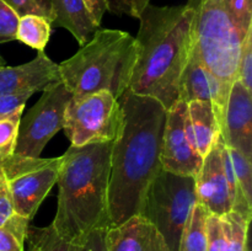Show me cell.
I'll use <instances>...</instances> for the list:
<instances>
[{
	"mask_svg": "<svg viewBox=\"0 0 252 251\" xmlns=\"http://www.w3.org/2000/svg\"><path fill=\"white\" fill-rule=\"evenodd\" d=\"M118 101L123 126L111 152L110 228L142 214L150 184L162 170L160 155L167 113L158 100L135 95L129 90Z\"/></svg>",
	"mask_w": 252,
	"mask_h": 251,
	"instance_id": "6da1fadb",
	"label": "cell"
},
{
	"mask_svg": "<svg viewBox=\"0 0 252 251\" xmlns=\"http://www.w3.org/2000/svg\"><path fill=\"white\" fill-rule=\"evenodd\" d=\"M135 62L128 90L159 101L169 110L180 100V80L193 52L194 9L191 4H148L139 19Z\"/></svg>",
	"mask_w": 252,
	"mask_h": 251,
	"instance_id": "7a4b0ae2",
	"label": "cell"
},
{
	"mask_svg": "<svg viewBox=\"0 0 252 251\" xmlns=\"http://www.w3.org/2000/svg\"><path fill=\"white\" fill-rule=\"evenodd\" d=\"M113 142L70 145L58 171V207L51 225L59 236L85 245L95 229L110 228L108 181Z\"/></svg>",
	"mask_w": 252,
	"mask_h": 251,
	"instance_id": "3957f363",
	"label": "cell"
},
{
	"mask_svg": "<svg viewBox=\"0 0 252 251\" xmlns=\"http://www.w3.org/2000/svg\"><path fill=\"white\" fill-rule=\"evenodd\" d=\"M135 53V39L128 32L98 29L73 57L58 64L61 80L73 100L101 90L118 100L129 88Z\"/></svg>",
	"mask_w": 252,
	"mask_h": 251,
	"instance_id": "277c9868",
	"label": "cell"
},
{
	"mask_svg": "<svg viewBox=\"0 0 252 251\" xmlns=\"http://www.w3.org/2000/svg\"><path fill=\"white\" fill-rule=\"evenodd\" d=\"M189 4L194 9V54L217 78L231 85L238 79L243 42L249 32L240 31L223 0H189Z\"/></svg>",
	"mask_w": 252,
	"mask_h": 251,
	"instance_id": "5b68a950",
	"label": "cell"
},
{
	"mask_svg": "<svg viewBox=\"0 0 252 251\" xmlns=\"http://www.w3.org/2000/svg\"><path fill=\"white\" fill-rule=\"evenodd\" d=\"M196 203L193 176L161 170L150 184L142 216L157 226L170 251H179L182 230Z\"/></svg>",
	"mask_w": 252,
	"mask_h": 251,
	"instance_id": "8992f818",
	"label": "cell"
},
{
	"mask_svg": "<svg viewBox=\"0 0 252 251\" xmlns=\"http://www.w3.org/2000/svg\"><path fill=\"white\" fill-rule=\"evenodd\" d=\"M123 126L120 101L101 90L68 102L63 129L74 147L93 143L115 142Z\"/></svg>",
	"mask_w": 252,
	"mask_h": 251,
	"instance_id": "52a82bcc",
	"label": "cell"
},
{
	"mask_svg": "<svg viewBox=\"0 0 252 251\" xmlns=\"http://www.w3.org/2000/svg\"><path fill=\"white\" fill-rule=\"evenodd\" d=\"M61 161L62 157L43 159L16 154L2 160L1 171L15 213L32 220L43 199L57 184Z\"/></svg>",
	"mask_w": 252,
	"mask_h": 251,
	"instance_id": "ba28073f",
	"label": "cell"
},
{
	"mask_svg": "<svg viewBox=\"0 0 252 251\" xmlns=\"http://www.w3.org/2000/svg\"><path fill=\"white\" fill-rule=\"evenodd\" d=\"M71 95L62 81L44 89L36 105L20 121L16 155L41 157L47 143L64 126V115Z\"/></svg>",
	"mask_w": 252,
	"mask_h": 251,
	"instance_id": "9c48e42d",
	"label": "cell"
},
{
	"mask_svg": "<svg viewBox=\"0 0 252 251\" xmlns=\"http://www.w3.org/2000/svg\"><path fill=\"white\" fill-rule=\"evenodd\" d=\"M187 103L179 100L167 110L161 143L162 170L181 175L196 176L201 169L203 157L186 132Z\"/></svg>",
	"mask_w": 252,
	"mask_h": 251,
	"instance_id": "30bf717a",
	"label": "cell"
},
{
	"mask_svg": "<svg viewBox=\"0 0 252 251\" xmlns=\"http://www.w3.org/2000/svg\"><path fill=\"white\" fill-rule=\"evenodd\" d=\"M221 145L223 139L219 135L208 154L203 157L198 174L194 176L197 203L202 204L209 214L218 217L233 211V201L221 159Z\"/></svg>",
	"mask_w": 252,
	"mask_h": 251,
	"instance_id": "8fae6325",
	"label": "cell"
},
{
	"mask_svg": "<svg viewBox=\"0 0 252 251\" xmlns=\"http://www.w3.org/2000/svg\"><path fill=\"white\" fill-rule=\"evenodd\" d=\"M220 137L226 148L252 157V96L241 81L231 84L220 125Z\"/></svg>",
	"mask_w": 252,
	"mask_h": 251,
	"instance_id": "7c38bea8",
	"label": "cell"
},
{
	"mask_svg": "<svg viewBox=\"0 0 252 251\" xmlns=\"http://www.w3.org/2000/svg\"><path fill=\"white\" fill-rule=\"evenodd\" d=\"M230 88L209 71L192 52L180 80V100L186 103L194 100L212 102L220 127Z\"/></svg>",
	"mask_w": 252,
	"mask_h": 251,
	"instance_id": "4fadbf2b",
	"label": "cell"
},
{
	"mask_svg": "<svg viewBox=\"0 0 252 251\" xmlns=\"http://www.w3.org/2000/svg\"><path fill=\"white\" fill-rule=\"evenodd\" d=\"M59 81L62 80L58 64L51 61L44 51L38 52L36 58L29 63L0 68V95L43 91Z\"/></svg>",
	"mask_w": 252,
	"mask_h": 251,
	"instance_id": "5bb4252c",
	"label": "cell"
},
{
	"mask_svg": "<svg viewBox=\"0 0 252 251\" xmlns=\"http://www.w3.org/2000/svg\"><path fill=\"white\" fill-rule=\"evenodd\" d=\"M107 251H170L157 226L142 214L106 231Z\"/></svg>",
	"mask_w": 252,
	"mask_h": 251,
	"instance_id": "9a60e30c",
	"label": "cell"
},
{
	"mask_svg": "<svg viewBox=\"0 0 252 251\" xmlns=\"http://www.w3.org/2000/svg\"><path fill=\"white\" fill-rule=\"evenodd\" d=\"M53 24L68 30L81 46L89 42L100 25L84 0H51Z\"/></svg>",
	"mask_w": 252,
	"mask_h": 251,
	"instance_id": "2e32d148",
	"label": "cell"
},
{
	"mask_svg": "<svg viewBox=\"0 0 252 251\" xmlns=\"http://www.w3.org/2000/svg\"><path fill=\"white\" fill-rule=\"evenodd\" d=\"M187 116L198 154L206 157L220 135V127L209 101L194 100L187 103Z\"/></svg>",
	"mask_w": 252,
	"mask_h": 251,
	"instance_id": "e0dca14e",
	"label": "cell"
},
{
	"mask_svg": "<svg viewBox=\"0 0 252 251\" xmlns=\"http://www.w3.org/2000/svg\"><path fill=\"white\" fill-rule=\"evenodd\" d=\"M209 212L202 204L196 203L180 239L179 251L207 250V218Z\"/></svg>",
	"mask_w": 252,
	"mask_h": 251,
	"instance_id": "ac0fdd59",
	"label": "cell"
},
{
	"mask_svg": "<svg viewBox=\"0 0 252 251\" xmlns=\"http://www.w3.org/2000/svg\"><path fill=\"white\" fill-rule=\"evenodd\" d=\"M52 33V24L37 15H25L19 20L16 39L30 48L43 52Z\"/></svg>",
	"mask_w": 252,
	"mask_h": 251,
	"instance_id": "d6986e66",
	"label": "cell"
},
{
	"mask_svg": "<svg viewBox=\"0 0 252 251\" xmlns=\"http://www.w3.org/2000/svg\"><path fill=\"white\" fill-rule=\"evenodd\" d=\"M26 240L29 241L30 249H36L38 251H83L84 245L70 243L62 236H59L53 229L48 225L46 228H37L30 224L27 229Z\"/></svg>",
	"mask_w": 252,
	"mask_h": 251,
	"instance_id": "ffe728a7",
	"label": "cell"
},
{
	"mask_svg": "<svg viewBox=\"0 0 252 251\" xmlns=\"http://www.w3.org/2000/svg\"><path fill=\"white\" fill-rule=\"evenodd\" d=\"M221 218L225 229V251H249L248 234L251 220L233 211Z\"/></svg>",
	"mask_w": 252,
	"mask_h": 251,
	"instance_id": "44dd1931",
	"label": "cell"
},
{
	"mask_svg": "<svg viewBox=\"0 0 252 251\" xmlns=\"http://www.w3.org/2000/svg\"><path fill=\"white\" fill-rule=\"evenodd\" d=\"M30 220L14 213L11 218L0 226V251H25Z\"/></svg>",
	"mask_w": 252,
	"mask_h": 251,
	"instance_id": "7402d4cb",
	"label": "cell"
},
{
	"mask_svg": "<svg viewBox=\"0 0 252 251\" xmlns=\"http://www.w3.org/2000/svg\"><path fill=\"white\" fill-rule=\"evenodd\" d=\"M24 110L25 108H21L12 115L0 118V160L14 155Z\"/></svg>",
	"mask_w": 252,
	"mask_h": 251,
	"instance_id": "603a6c76",
	"label": "cell"
},
{
	"mask_svg": "<svg viewBox=\"0 0 252 251\" xmlns=\"http://www.w3.org/2000/svg\"><path fill=\"white\" fill-rule=\"evenodd\" d=\"M235 171L236 180L248 201L252 203V164L250 157L231 148H226Z\"/></svg>",
	"mask_w": 252,
	"mask_h": 251,
	"instance_id": "cb8c5ba5",
	"label": "cell"
},
{
	"mask_svg": "<svg viewBox=\"0 0 252 251\" xmlns=\"http://www.w3.org/2000/svg\"><path fill=\"white\" fill-rule=\"evenodd\" d=\"M9 5L20 17L25 15H37L53 24V11L51 0H2Z\"/></svg>",
	"mask_w": 252,
	"mask_h": 251,
	"instance_id": "d4e9b609",
	"label": "cell"
},
{
	"mask_svg": "<svg viewBox=\"0 0 252 251\" xmlns=\"http://www.w3.org/2000/svg\"><path fill=\"white\" fill-rule=\"evenodd\" d=\"M236 26L244 34L252 30V0H223Z\"/></svg>",
	"mask_w": 252,
	"mask_h": 251,
	"instance_id": "484cf974",
	"label": "cell"
},
{
	"mask_svg": "<svg viewBox=\"0 0 252 251\" xmlns=\"http://www.w3.org/2000/svg\"><path fill=\"white\" fill-rule=\"evenodd\" d=\"M206 251H225V229L221 217L209 214L207 218Z\"/></svg>",
	"mask_w": 252,
	"mask_h": 251,
	"instance_id": "4316f807",
	"label": "cell"
},
{
	"mask_svg": "<svg viewBox=\"0 0 252 251\" xmlns=\"http://www.w3.org/2000/svg\"><path fill=\"white\" fill-rule=\"evenodd\" d=\"M20 16L2 0H0V43L16 39Z\"/></svg>",
	"mask_w": 252,
	"mask_h": 251,
	"instance_id": "83f0119b",
	"label": "cell"
},
{
	"mask_svg": "<svg viewBox=\"0 0 252 251\" xmlns=\"http://www.w3.org/2000/svg\"><path fill=\"white\" fill-rule=\"evenodd\" d=\"M236 80L241 81L249 90L252 89V31L246 34L243 42Z\"/></svg>",
	"mask_w": 252,
	"mask_h": 251,
	"instance_id": "f1b7e54d",
	"label": "cell"
},
{
	"mask_svg": "<svg viewBox=\"0 0 252 251\" xmlns=\"http://www.w3.org/2000/svg\"><path fill=\"white\" fill-rule=\"evenodd\" d=\"M107 11L115 15H127V16L139 19L140 14L145 9L150 0H103Z\"/></svg>",
	"mask_w": 252,
	"mask_h": 251,
	"instance_id": "f546056e",
	"label": "cell"
},
{
	"mask_svg": "<svg viewBox=\"0 0 252 251\" xmlns=\"http://www.w3.org/2000/svg\"><path fill=\"white\" fill-rule=\"evenodd\" d=\"M33 94L32 91H22V93L0 95V118L6 117L21 108H25L26 101Z\"/></svg>",
	"mask_w": 252,
	"mask_h": 251,
	"instance_id": "4dcf8cb0",
	"label": "cell"
},
{
	"mask_svg": "<svg viewBox=\"0 0 252 251\" xmlns=\"http://www.w3.org/2000/svg\"><path fill=\"white\" fill-rule=\"evenodd\" d=\"M15 213L9 187L2 171L0 170V226L4 225Z\"/></svg>",
	"mask_w": 252,
	"mask_h": 251,
	"instance_id": "1f68e13d",
	"label": "cell"
},
{
	"mask_svg": "<svg viewBox=\"0 0 252 251\" xmlns=\"http://www.w3.org/2000/svg\"><path fill=\"white\" fill-rule=\"evenodd\" d=\"M106 231H107V228L95 229L91 231L86 238L83 251H107Z\"/></svg>",
	"mask_w": 252,
	"mask_h": 251,
	"instance_id": "d6a6232c",
	"label": "cell"
},
{
	"mask_svg": "<svg viewBox=\"0 0 252 251\" xmlns=\"http://www.w3.org/2000/svg\"><path fill=\"white\" fill-rule=\"evenodd\" d=\"M86 6L89 7L90 12L93 14L94 19L96 20L98 25H101V20H102L103 15L107 11V7L103 0H84Z\"/></svg>",
	"mask_w": 252,
	"mask_h": 251,
	"instance_id": "836d02e7",
	"label": "cell"
},
{
	"mask_svg": "<svg viewBox=\"0 0 252 251\" xmlns=\"http://www.w3.org/2000/svg\"><path fill=\"white\" fill-rule=\"evenodd\" d=\"M2 66H5V61L2 59V57L0 56V68H2Z\"/></svg>",
	"mask_w": 252,
	"mask_h": 251,
	"instance_id": "e575fe53",
	"label": "cell"
},
{
	"mask_svg": "<svg viewBox=\"0 0 252 251\" xmlns=\"http://www.w3.org/2000/svg\"><path fill=\"white\" fill-rule=\"evenodd\" d=\"M1 165H2V160H0V170H1Z\"/></svg>",
	"mask_w": 252,
	"mask_h": 251,
	"instance_id": "d590c367",
	"label": "cell"
},
{
	"mask_svg": "<svg viewBox=\"0 0 252 251\" xmlns=\"http://www.w3.org/2000/svg\"><path fill=\"white\" fill-rule=\"evenodd\" d=\"M29 251H38V250H36V249H30Z\"/></svg>",
	"mask_w": 252,
	"mask_h": 251,
	"instance_id": "8d00e7d4",
	"label": "cell"
}]
</instances>
